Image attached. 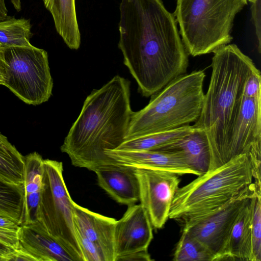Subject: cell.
Segmentation results:
<instances>
[{
	"mask_svg": "<svg viewBox=\"0 0 261 261\" xmlns=\"http://www.w3.org/2000/svg\"><path fill=\"white\" fill-rule=\"evenodd\" d=\"M118 47L145 97L187 73L189 54L162 0H121Z\"/></svg>",
	"mask_w": 261,
	"mask_h": 261,
	"instance_id": "cell-1",
	"label": "cell"
},
{
	"mask_svg": "<svg viewBox=\"0 0 261 261\" xmlns=\"http://www.w3.org/2000/svg\"><path fill=\"white\" fill-rule=\"evenodd\" d=\"M130 82L118 75L86 98L81 113L61 146L75 167L94 172L117 164L105 153L126 139L133 113Z\"/></svg>",
	"mask_w": 261,
	"mask_h": 261,
	"instance_id": "cell-2",
	"label": "cell"
},
{
	"mask_svg": "<svg viewBox=\"0 0 261 261\" xmlns=\"http://www.w3.org/2000/svg\"><path fill=\"white\" fill-rule=\"evenodd\" d=\"M213 53L209 86L200 116L192 125L206 134L211 151L208 171L226 163L227 145L241 111L246 83L258 70L236 44H228Z\"/></svg>",
	"mask_w": 261,
	"mask_h": 261,
	"instance_id": "cell-3",
	"label": "cell"
},
{
	"mask_svg": "<svg viewBox=\"0 0 261 261\" xmlns=\"http://www.w3.org/2000/svg\"><path fill=\"white\" fill-rule=\"evenodd\" d=\"M203 70L181 75L152 95L148 104L133 112L126 139L189 125L198 119L204 99Z\"/></svg>",
	"mask_w": 261,
	"mask_h": 261,
	"instance_id": "cell-4",
	"label": "cell"
},
{
	"mask_svg": "<svg viewBox=\"0 0 261 261\" xmlns=\"http://www.w3.org/2000/svg\"><path fill=\"white\" fill-rule=\"evenodd\" d=\"M253 179L249 155L238 156L179 187L169 218L183 222L217 209L249 189Z\"/></svg>",
	"mask_w": 261,
	"mask_h": 261,
	"instance_id": "cell-5",
	"label": "cell"
},
{
	"mask_svg": "<svg viewBox=\"0 0 261 261\" xmlns=\"http://www.w3.org/2000/svg\"><path fill=\"white\" fill-rule=\"evenodd\" d=\"M247 0H176L174 15L189 55L214 53L229 44L236 15Z\"/></svg>",
	"mask_w": 261,
	"mask_h": 261,
	"instance_id": "cell-6",
	"label": "cell"
},
{
	"mask_svg": "<svg viewBox=\"0 0 261 261\" xmlns=\"http://www.w3.org/2000/svg\"><path fill=\"white\" fill-rule=\"evenodd\" d=\"M61 162L43 161L42 187L38 221L73 257L84 261L75 232L72 201Z\"/></svg>",
	"mask_w": 261,
	"mask_h": 261,
	"instance_id": "cell-7",
	"label": "cell"
},
{
	"mask_svg": "<svg viewBox=\"0 0 261 261\" xmlns=\"http://www.w3.org/2000/svg\"><path fill=\"white\" fill-rule=\"evenodd\" d=\"M7 73L4 83L24 102L34 106L47 101L52 94L48 54L33 45L5 49Z\"/></svg>",
	"mask_w": 261,
	"mask_h": 261,
	"instance_id": "cell-8",
	"label": "cell"
},
{
	"mask_svg": "<svg viewBox=\"0 0 261 261\" xmlns=\"http://www.w3.org/2000/svg\"><path fill=\"white\" fill-rule=\"evenodd\" d=\"M256 188L252 186L222 206L184 221L182 230L203 244L220 260L231 228L244 203Z\"/></svg>",
	"mask_w": 261,
	"mask_h": 261,
	"instance_id": "cell-9",
	"label": "cell"
},
{
	"mask_svg": "<svg viewBox=\"0 0 261 261\" xmlns=\"http://www.w3.org/2000/svg\"><path fill=\"white\" fill-rule=\"evenodd\" d=\"M140 204L146 211L152 226L163 227L169 218L171 204L179 188L178 175L169 171L135 168Z\"/></svg>",
	"mask_w": 261,
	"mask_h": 261,
	"instance_id": "cell-10",
	"label": "cell"
},
{
	"mask_svg": "<svg viewBox=\"0 0 261 261\" xmlns=\"http://www.w3.org/2000/svg\"><path fill=\"white\" fill-rule=\"evenodd\" d=\"M152 227L146 211L140 204L127 206L115 225V261L125 255L148 250L153 239Z\"/></svg>",
	"mask_w": 261,
	"mask_h": 261,
	"instance_id": "cell-11",
	"label": "cell"
},
{
	"mask_svg": "<svg viewBox=\"0 0 261 261\" xmlns=\"http://www.w3.org/2000/svg\"><path fill=\"white\" fill-rule=\"evenodd\" d=\"M261 147V95L244 96L241 111L229 139L226 163Z\"/></svg>",
	"mask_w": 261,
	"mask_h": 261,
	"instance_id": "cell-12",
	"label": "cell"
},
{
	"mask_svg": "<svg viewBox=\"0 0 261 261\" xmlns=\"http://www.w3.org/2000/svg\"><path fill=\"white\" fill-rule=\"evenodd\" d=\"M106 154L118 164L134 168L169 171L178 175L199 174L187 163L179 150H107Z\"/></svg>",
	"mask_w": 261,
	"mask_h": 261,
	"instance_id": "cell-13",
	"label": "cell"
},
{
	"mask_svg": "<svg viewBox=\"0 0 261 261\" xmlns=\"http://www.w3.org/2000/svg\"><path fill=\"white\" fill-rule=\"evenodd\" d=\"M74 226L92 242L105 261H115L114 228L116 220L94 213L72 201Z\"/></svg>",
	"mask_w": 261,
	"mask_h": 261,
	"instance_id": "cell-14",
	"label": "cell"
},
{
	"mask_svg": "<svg viewBox=\"0 0 261 261\" xmlns=\"http://www.w3.org/2000/svg\"><path fill=\"white\" fill-rule=\"evenodd\" d=\"M134 168L119 164L96 170L98 185L114 200L127 206L139 200L138 180Z\"/></svg>",
	"mask_w": 261,
	"mask_h": 261,
	"instance_id": "cell-15",
	"label": "cell"
},
{
	"mask_svg": "<svg viewBox=\"0 0 261 261\" xmlns=\"http://www.w3.org/2000/svg\"><path fill=\"white\" fill-rule=\"evenodd\" d=\"M19 247L35 261H74L39 221L20 225Z\"/></svg>",
	"mask_w": 261,
	"mask_h": 261,
	"instance_id": "cell-16",
	"label": "cell"
},
{
	"mask_svg": "<svg viewBox=\"0 0 261 261\" xmlns=\"http://www.w3.org/2000/svg\"><path fill=\"white\" fill-rule=\"evenodd\" d=\"M256 187L240 212L224 247L220 260L253 261L251 224Z\"/></svg>",
	"mask_w": 261,
	"mask_h": 261,
	"instance_id": "cell-17",
	"label": "cell"
},
{
	"mask_svg": "<svg viewBox=\"0 0 261 261\" xmlns=\"http://www.w3.org/2000/svg\"><path fill=\"white\" fill-rule=\"evenodd\" d=\"M24 194L20 225L38 221L42 187L43 161L37 152L24 156Z\"/></svg>",
	"mask_w": 261,
	"mask_h": 261,
	"instance_id": "cell-18",
	"label": "cell"
},
{
	"mask_svg": "<svg viewBox=\"0 0 261 261\" xmlns=\"http://www.w3.org/2000/svg\"><path fill=\"white\" fill-rule=\"evenodd\" d=\"M180 151L188 164L199 174L207 172L211 164V151L206 134L195 128L184 137L155 150Z\"/></svg>",
	"mask_w": 261,
	"mask_h": 261,
	"instance_id": "cell-19",
	"label": "cell"
},
{
	"mask_svg": "<svg viewBox=\"0 0 261 261\" xmlns=\"http://www.w3.org/2000/svg\"><path fill=\"white\" fill-rule=\"evenodd\" d=\"M43 2L53 16L57 32L65 44L71 49H77L81 44V34L75 0H43Z\"/></svg>",
	"mask_w": 261,
	"mask_h": 261,
	"instance_id": "cell-20",
	"label": "cell"
},
{
	"mask_svg": "<svg viewBox=\"0 0 261 261\" xmlns=\"http://www.w3.org/2000/svg\"><path fill=\"white\" fill-rule=\"evenodd\" d=\"M25 158L0 132V179L23 185Z\"/></svg>",
	"mask_w": 261,
	"mask_h": 261,
	"instance_id": "cell-21",
	"label": "cell"
},
{
	"mask_svg": "<svg viewBox=\"0 0 261 261\" xmlns=\"http://www.w3.org/2000/svg\"><path fill=\"white\" fill-rule=\"evenodd\" d=\"M194 129L192 125H186L168 131L127 139L116 149L134 151L158 150L181 138Z\"/></svg>",
	"mask_w": 261,
	"mask_h": 261,
	"instance_id": "cell-22",
	"label": "cell"
},
{
	"mask_svg": "<svg viewBox=\"0 0 261 261\" xmlns=\"http://www.w3.org/2000/svg\"><path fill=\"white\" fill-rule=\"evenodd\" d=\"M31 27L29 19L8 16L0 21V45L5 49L32 45L30 41L32 36Z\"/></svg>",
	"mask_w": 261,
	"mask_h": 261,
	"instance_id": "cell-23",
	"label": "cell"
},
{
	"mask_svg": "<svg viewBox=\"0 0 261 261\" xmlns=\"http://www.w3.org/2000/svg\"><path fill=\"white\" fill-rule=\"evenodd\" d=\"M23 194V185L0 179V216L7 217L20 225Z\"/></svg>",
	"mask_w": 261,
	"mask_h": 261,
	"instance_id": "cell-24",
	"label": "cell"
},
{
	"mask_svg": "<svg viewBox=\"0 0 261 261\" xmlns=\"http://www.w3.org/2000/svg\"><path fill=\"white\" fill-rule=\"evenodd\" d=\"M174 261H214V256L203 244L183 230L172 259Z\"/></svg>",
	"mask_w": 261,
	"mask_h": 261,
	"instance_id": "cell-25",
	"label": "cell"
},
{
	"mask_svg": "<svg viewBox=\"0 0 261 261\" xmlns=\"http://www.w3.org/2000/svg\"><path fill=\"white\" fill-rule=\"evenodd\" d=\"M253 261H261V190L256 189L252 218Z\"/></svg>",
	"mask_w": 261,
	"mask_h": 261,
	"instance_id": "cell-26",
	"label": "cell"
},
{
	"mask_svg": "<svg viewBox=\"0 0 261 261\" xmlns=\"http://www.w3.org/2000/svg\"><path fill=\"white\" fill-rule=\"evenodd\" d=\"M20 225L12 220L0 216V243L15 250L19 248Z\"/></svg>",
	"mask_w": 261,
	"mask_h": 261,
	"instance_id": "cell-27",
	"label": "cell"
},
{
	"mask_svg": "<svg viewBox=\"0 0 261 261\" xmlns=\"http://www.w3.org/2000/svg\"><path fill=\"white\" fill-rule=\"evenodd\" d=\"M76 237L84 261H105L103 256L97 247L74 226Z\"/></svg>",
	"mask_w": 261,
	"mask_h": 261,
	"instance_id": "cell-28",
	"label": "cell"
},
{
	"mask_svg": "<svg viewBox=\"0 0 261 261\" xmlns=\"http://www.w3.org/2000/svg\"><path fill=\"white\" fill-rule=\"evenodd\" d=\"M261 95V76L259 70L252 74L248 79L244 88V96L255 97Z\"/></svg>",
	"mask_w": 261,
	"mask_h": 261,
	"instance_id": "cell-29",
	"label": "cell"
},
{
	"mask_svg": "<svg viewBox=\"0 0 261 261\" xmlns=\"http://www.w3.org/2000/svg\"><path fill=\"white\" fill-rule=\"evenodd\" d=\"M261 0H256L251 3V13L253 24L255 29L257 40V48L259 54L261 52Z\"/></svg>",
	"mask_w": 261,
	"mask_h": 261,
	"instance_id": "cell-30",
	"label": "cell"
},
{
	"mask_svg": "<svg viewBox=\"0 0 261 261\" xmlns=\"http://www.w3.org/2000/svg\"><path fill=\"white\" fill-rule=\"evenodd\" d=\"M148 250L136 251L120 257L117 261H150L152 260Z\"/></svg>",
	"mask_w": 261,
	"mask_h": 261,
	"instance_id": "cell-31",
	"label": "cell"
},
{
	"mask_svg": "<svg viewBox=\"0 0 261 261\" xmlns=\"http://www.w3.org/2000/svg\"><path fill=\"white\" fill-rule=\"evenodd\" d=\"M7 73L5 49L0 45V85H4Z\"/></svg>",
	"mask_w": 261,
	"mask_h": 261,
	"instance_id": "cell-32",
	"label": "cell"
},
{
	"mask_svg": "<svg viewBox=\"0 0 261 261\" xmlns=\"http://www.w3.org/2000/svg\"><path fill=\"white\" fill-rule=\"evenodd\" d=\"M13 251L0 243V260L8 261L9 257Z\"/></svg>",
	"mask_w": 261,
	"mask_h": 261,
	"instance_id": "cell-33",
	"label": "cell"
},
{
	"mask_svg": "<svg viewBox=\"0 0 261 261\" xmlns=\"http://www.w3.org/2000/svg\"><path fill=\"white\" fill-rule=\"evenodd\" d=\"M247 1H248L249 2H250L251 3H253L255 2L256 0H247Z\"/></svg>",
	"mask_w": 261,
	"mask_h": 261,
	"instance_id": "cell-34",
	"label": "cell"
}]
</instances>
